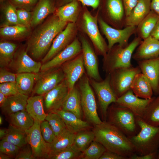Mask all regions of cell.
I'll return each instance as SVG.
<instances>
[{
  "label": "cell",
  "mask_w": 159,
  "mask_h": 159,
  "mask_svg": "<svg viewBox=\"0 0 159 159\" xmlns=\"http://www.w3.org/2000/svg\"><path fill=\"white\" fill-rule=\"evenodd\" d=\"M44 99L43 95L29 97L26 107V110L34 120L40 122L45 120L47 115L44 110Z\"/></svg>",
  "instance_id": "30"
},
{
  "label": "cell",
  "mask_w": 159,
  "mask_h": 159,
  "mask_svg": "<svg viewBox=\"0 0 159 159\" xmlns=\"http://www.w3.org/2000/svg\"><path fill=\"white\" fill-rule=\"evenodd\" d=\"M30 27L21 24L4 25L0 28V36L1 38L7 40L23 39L30 34Z\"/></svg>",
  "instance_id": "31"
},
{
  "label": "cell",
  "mask_w": 159,
  "mask_h": 159,
  "mask_svg": "<svg viewBox=\"0 0 159 159\" xmlns=\"http://www.w3.org/2000/svg\"><path fill=\"white\" fill-rule=\"evenodd\" d=\"M0 92L7 97L14 95L19 93L16 82L0 83Z\"/></svg>",
  "instance_id": "48"
},
{
  "label": "cell",
  "mask_w": 159,
  "mask_h": 159,
  "mask_svg": "<svg viewBox=\"0 0 159 159\" xmlns=\"http://www.w3.org/2000/svg\"><path fill=\"white\" fill-rule=\"evenodd\" d=\"M4 140L12 143L20 148L28 143L26 135L24 131L19 129L11 125L7 128V133Z\"/></svg>",
  "instance_id": "37"
},
{
  "label": "cell",
  "mask_w": 159,
  "mask_h": 159,
  "mask_svg": "<svg viewBox=\"0 0 159 159\" xmlns=\"http://www.w3.org/2000/svg\"><path fill=\"white\" fill-rule=\"evenodd\" d=\"M107 19L114 26V28L122 29L125 27L126 16L122 0H101Z\"/></svg>",
  "instance_id": "18"
},
{
  "label": "cell",
  "mask_w": 159,
  "mask_h": 159,
  "mask_svg": "<svg viewBox=\"0 0 159 159\" xmlns=\"http://www.w3.org/2000/svg\"><path fill=\"white\" fill-rule=\"evenodd\" d=\"M41 122L34 121L33 125L25 131L28 143L31 148L36 158L48 159L50 151V144L44 140L40 130Z\"/></svg>",
  "instance_id": "11"
},
{
  "label": "cell",
  "mask_w": 159,
  "mask_h": 159,
  "mask_svg": "<svg viewBox=\"0 0 159 159\" xmlns=\"http://www.w3.org/2000/svg\"><path fill=\"white\" fill-rule=\"evenodd\" d=\"M150 36L154 39L159 40V20L150 34Z\"/></svg>",
  "instance_id": "56"
},
{
  "label": "cell",
  "mask_w": 159,
  "mask_h": 159,
  "mask_svg": "<svg viewBox=\"0 0 159 159\" xmlns=\"http://www.w3.org/2000/svg\"><path fill=\"white\" fill-rule=\"evenodd\" d=\"M84 9L82 17V27L85 32L88 36L98 52L105 57L108 49L105 39L100 33L97 25L98 13L92 15L86 7Z\"/></svg>",
  "instance_id": "6"
},
{
  "label": "cell",
  "mask_w": 159,
  "mask_h": 159,
  "mask_svg": "<svg viewBox=\"0 0 159 159\" xmlns=\"http://www.w3.org/2000/svg\"><path fill=\"white\" fill-rule=\"evenodd\" d=\"M75 134L67 129L56 137L53 141L50 144V151L48 158L51 155L72 146Z\"/></svg>",
  "instance_id": "32"
},
{
  "label": "cell",
  "mask_w": 159,
  "mask_h": 159,
  "mask_svg": "<svg viewBox=\"0 0 159 159\" xmlns=\"http://www.w3.org/2000/svg\"><path fill=\"white\" fill-rule=\"evenodd\" d=\"M83 56L82 53L62 65L61 69L69 90L75 86L76 82L85 72Z\"/></svg>",
  "instance_id": "15"
},
{
  "label": "cell",
  "mask_w": 159,
  "mask_h": 159,
  "mask_svg": "<svg viewBox=\"0 0 159 159\" xmlns=\"http://www.w3.org/2000/svg\"><path fill=\"white\" fill-rule=\"evenodd\" d=\"M159 20V16L151 10L137 26L138 36L143 40L148 37Z\"/></svg>",
  "instance_id": "33"
},
{
  "label": "cell",
  "mask_w": 159,
  "mask_h": 159,
  "mask_svg": "<svg viewBox=\"0 0 159 159\" xmlns=\"http://www.w3.org/2000/svg\"><path fill=\"white\" fill-rule=\"evenodd\" d=\"M155 97L150 99H144L135 95L130 89L117 98L115 103L127 108L136 117L142 118L147 106Z\"/></svg>",
  "instance_id": "17"
},
{
  "label": "cell",
  "mask_w": 159,
  "mask_h": 159,
  "mask_svg": "<svg viewBox=\"0 0 159 159\" xmlns=\"http://www.w3.org/2000/svg\"><path fill=\"white\" fill-rule=\"evenodd\" d=\"M151 0H139L129 14L126 17L125 27L137 26L151 11Z\"/></svg>",
  "instance_id": "24"
},
{
  "label": "cell",
  "mask_w": 159,
  "mask_h": 159,
  "mask_svg": "<svg viewBox=\"0 0 159 159\" xmlns=\"http://www.w3.org/2000/svg\"><path fill=\"white\" fill-rule=\"evenodd\" d=\"M51 111L56 113L59 115L65 123L67 129L74 133L85 130L90 127L88 122L82 120L70 112L61 109Z\"/></svg>",
  "instance_id": "25"
},
{
  "label": "cell",
  "mask_w": 159,
  "mask_h": 159,
  "mask_svg": "<svg viewBox=\"0 0 159 159\" xmlns=\"http://www.w3.org/2000/svg\"><path fill=\"white\" fill-rule=\"evenodd\" d=\"M83 112L87 120L94 125L102 121L98 116L95 95L90 86L89 79L86 76L82 78L79 84Z\"/></svg>",
  "instance_id": "7"
},
{
  "label": "cell",
  "mask_w": 159,
  "mask_h": 159,
  "mask_svg": "<svg viewBox=\"0 0 159 159\" xmlns=\"http://www.w3.org/2000/svg\"><path fill=\"white\" fill-rule=\"evenodd\" d=\"M82 152L78 151L72 146L53 154L48 158L50 159H80Z\"/></svg>",
  "instance_id": "43"
},
{
  "label": "cell",
  "mask_w": 159,
  "mask_h": 159,
  "mask_svg": "<svg viewBox=\"0 0 159 159\" xmlns=\"http://www.w3.org/2000/svg\"><path fill=\"white\" fill-rule=\"evenodd\" d=\"M81 5L79 1H72L57 8L55 14L60 20L67 23H75L81 9Z\"/></svg>",
  "instance_id": "26"
},
{
  "label": "cell",
  "mask_w": 159,
  "mask_h": 159,
  "mask_svg": "<svg viewBox=\"0 0 159 159\" xmlns=\"http://www.w3.org/2000/svg\"><path fill=\"white\" fill-rule=\"evenodd\" d=\"M158 159H159V153L158 155Z\"/></svg>",
  "instance_id": "63"
},
{
  "label": "cell",
  "mask_w": 159,
  "mask_h": 159,
  "mask_svg": "<svg viewBox=\"0 0 159 159\" xmlns=\"http://www.w3.org/2000/svg\"><path fill=\"white\" fill-rule=\"evenodd\" d=\"M17 74H16L1 67L0 69V83L16 82Z\"/></svg>",
  "instance_id": "50"
},
{
  "label": "cell",
  "mask_w": 159,
  "mask_h": 159,
  "mask_svg": "<svg viewBox=\"0 0 159 159\" xmlns=\"http://www.w3.org/2000/svg\"><path fill=\"white\" fill-rule=\"evenodd\" d=\"M74 1H79L82 6H90L93 9L97 8L101 2V0H55L56 7L57 8Z\"/></svg>",
  "instance_id": "46"
},
{
  "label": "cell",
  "mask_w": 159,
  "mask_h": 159,
  "mask_svg": "<svg viewBox=\"0 0 159 159\" xmlns=\"http://www.w3.org/2000/svg\"><path fill=\"white\" fill-rule=\"evenodd\" d=\"M100 159H126V158L115 153L106 150Z\"/></svg>",
  "instance_id": "53"
},
{
  "label": "cell",
  "mask_w": 159,
  "mask_h": 159,
  "mask_svg": "<svg viewBox=\"0 0 159 159\" xmlns=\"http://www.w3.org/2000/svg\"><path fill=\"white\" fill-rule=\"evenodd\" d=\"M39 0H9L16 8L29 11L33 10Z\"/></svg>",
  "instance_id": "47"
},
{
  "label": "cell",
  "mask_w": 159,
  "mask_h": 159,
  "mask_svg": "<svg viewBox=\"0 0 159 159\" xmlns=\"http://www.w3.org/2000/svg\"><path fill=\"white\" fill-rule=\"evenodd\" d=\"M11 125L22 130L30 129L34 120L26 110L19 111L9 115Z\"/></svg>",
  "instance_id": "34"
},
{
  "label": "cell",
  "mask_w": 159,
  "mask_h": 159,
  "mask_svg": "<svg viewBox=\"0 0 159 159\" xmlns=\"http://www.w3.org/2000/svg\"><path fill=\"white\" fill-rule=\"evenodd\" d=\"M61 109L70 112L81 119L83 114L80 92L75 86L69 90L68 93L62 105Z\"/></svg>",
  "instance_id": "28"
},
{
  "label": "cell",
  "mask_w": 159,
  "mask_h": 159,
  "mask_svg": "<svg viewBox=\"0 0 159 159\" xmlns=\"http://www.w3.org/2000/svg\"><path fill=\"white\" fill-rule=\"evenodd\" d=\"M69 90L64 79L54 88L45 94L44 100L46 109L49 112L61 109Z\"/></svg>",
  "instance_id": "19"
},
{
  "label": "cell",
  "mask_w": 159,
  "mask_h": 159,
  "mask_svg": "<svg viewBox=\"0 0 159 159\" xmlns=\"http://www.w3.org/2000/svg\"><path fill=\"white\" fill-rule=\"evenodd\" d=\"M142 119L147 123L159 127V96L154 97L146 108Z\"/></svg>",
  "instance_id": "35"
},
{
  "label": "cell",
  "mask_w": 159,
  "mask_h": 159,
  "mask_svg": "<svg viewBox=\"0 0 159 159\" xmlns=\"http://www.w3.org/2000/svg\"><path fill=\"white\" fill-rule=\"evenodd\" d=\"M94 139L95 135L92 131L83 130L76 134L72 146L78 151L82 152Z\"/></svg>",
  "instance_id": "39"
},
{
  "label": "cell",
  "mask_w": 159,
  "mask_h": 159,
  "mask_svg": "<svg viewBox=\"0 0 159 159\" xmlns=\"http://www.w3.org/2000/svg\"><path fill=\"white\" fill-rule=\"evenodd\" d=\"M80 40L84 64L87 74L92 79L97 81H102L99 71L97 59L93 49L85 37L81 35Z\"/></svg>",
  "instance_id": "16"
},
{
  "label": "cell",
  "mask_w": 159,
  "mask_h": 159,
  "mask_svg": "<svg viewBox=\"0 0 159 159\" xmlns=\"http://www.w3.org/2000/svg\"><path fill=\"white\" fill-rule=\"evenodd\" d=\"M45 120L49 122L56 137L67 129L62 119L56 113L52 111L49 112L47 114Z\"/></svg>",
  "instance_id": "41"
},
{
  "label": "cell",
  "mask_w": 159,
  "mask_h": 159,
  "mask_svg": "<svg viewBox=\"0 0 159 159\" xmlns=\"http://www.w3.org/2000/svg\"><path fill=\"white\" fill-rule=\"evenodd\" d=\"M16 8L9 1L3 7V13L5 24L13 25L21 24L18 19Z\"/></svg>",
  "instance_id": "42"
},
{
  "label": "cell",
  "mask_w": 159,
  "mask_h": 159,
  "mask_svg": "<svg viewBox=\"0 0 159 159\" xmlns=\"http://www.w3.org/2000/svg\"><path fill=\"white\" fill-rule=\"evenodd\" d=\"M115 103L116 106L110 110L108 122L116 126L128 137L136 135V117L127 108Z\"/></svg>",
  "instance_id": "5"
},
{
  "label": "cell",
  "mask_w": 159,
  "mask_h": 159,
  "mask_svg": "<svg viewBox=\"0 0 159 159\" xmlns=\"http://www.w3.org/2000/svg\"><path fill=\"white\" fill-rule=\"evenodd\" d=\"M20 148L17 146L4 140H1L0 142V153L9 155L13 157L16 156L19 152Z\"/></svg>",
  "instance_id": "45"
},
{
  "label": "cell",
  "mask_w": 159,
  "mask_h": 159,
  "mask_svg": "<svg viewBox=\"0 0 159 159\" xmlns=\"http://www.w3.org/2000/svg\"><path fill=\"white\" fill-rule=\"evenodd\" d=\"M16 159H36L33 155L31 148H26L19 150L15 157Z\"/></svg>",
  "instance_id": "51"
},
{
  "label": "cell",
  "mask_w": 159,
  "mask_h": 159,
  "mask_svg": "<svg viewBox=\"0 0 159 159\" xmlns=\"http://www.w3.org/2000/svg\"><path fill=\"white\" fill-rule=\"evenodd\" d=\"M82 52L81 42L77 38L64 49L48 61L42 65V72L57 68L68 61L75 57Z\"/></svg>",
  "instance_id": "14"
},
{
  "label": "cell",
  "mask_w": 159,
  "mask_h": 159,
  "mask_svg": "<svg viewBox=\"0 0 159 159\" xmlns=\"http://www.w3.org/2000/svg\"><path fill=\"white\" fill-rule=\"evenodd\" d=\"M5 0H0V1L1 3H2Z\"/></svg>",
  "instance_id": "62"
},
{
  "label": "cell",
  "mask_w": 159,
  "mask_h": 159,
  "mask_svg": "<svg viewBox=\"0 0 159 159\" xmlns=\"http://www.w3.org/2000/svg\"><path fill=\"white\" fill-rule=\"evenodd\" d=\"M67 24V22L59 20L55 14L49 16L39 25L30 35L27 44V53L35 59L44 57L55 37Z\"/></svg>",
  "instance_id": "1"
},
{
  "label": "cell",
  "mask_w": 159,
  "mask_h": 159,
  "mask_svg": "<svg viewBox=\"0 0 159 159\" xmlns=\"http://www.w3.org/2000/svg\"><path fill=\"white\" fill-rule=\"evenodd\" d=\"M56 8L54 0H39L32 12L31 27L42 23L48 16L55 12Z\"/></svg>",
  "instance_id": "23"
},
{
  "label": "cell",
  "mask_w": 159,
  "mask_h": 159,
  "mask_svg": "<svg viewBox=\"0 0 159 159\" xmlns=\"http://www.w3.org/2000/svg\"><path fill=\"white\" fill-rule=\"evenodd\" d=\"M98 21L102 32L107 40L108 51L116 44L122 47H126L130 38L136 33V26H128L117 29L110 26L101 17L98 18Z\"/></svg>",
  "instance_id": "8"
},
{
  "label": "cell",
  "mask_w": 159,
  "mask_h": 159,
  "mask_svg": "<svg viewBox=\"0 0 159 159\" xmlns=\"http://www.w3.org/2000/svg\"><path fill=\"white\" fill-rule=\"evenodd\" d=\"M28 95L18 93L7 97L5 102L1 106L2 112L9 115L19 111L26 110Z\"/></svg>",
  "instance_id": "29"
},
{
  "label": "cell",
  "mask_w": 159,
  "mask_h": 159,
  "mask_svg": "<svg viewBox=\"0 0 159 159\" xmlns=\"http://www.w3.org/2000/svg\"><path fill=\"white\" fill-rule=\"evenodd\" d=\"M130 89L137 96L144 99H151L153 93L150 82L141 72L135 76L131 84Z\"/></svg>",
  "instance_id": "27"
},
{
  "label": "cell",
  "mask_w": 159,
  "mask_h": 159,
  "mask_svg": "<svg viewBox=\"0 0 159 159\" xmlns=\"http://www.w3.org/2000/svg\"><path fill=\"white\" fill-rule=\"evenodd\" d=\"M106 150V148L101 144L94 140L82 152L80 159H100Z\"/></svg>",
  "instance_id": "40"
},
{
  "label": "cell",
  "mask_w": 159,
  "mask_h": 159,
  "mask_svg": "<svg viewBox=\"0 0 159 159\" xmlns=\"http://www.w3.org/2000/svg\"><path fill=\"white\" fill-rule=\"evenodd\" d=\"M150 9L159 16V0H151Z\"/></svg>",
  "instance_id": "55"
},
{
  "label": "cell",
  "mask_w": 159,
  "mask_h": 159,
  "mask_svg": "<svg viewBox=\"0 0 159 159\" xmlns=\"http://www.w3.org/2000/svg\"><path fill=\"white\" fill-rule=\"evenodd\" d=\"M16 12L20 24L31 27L32 12L23 9H18L16 10Z\"/></svg>",
  "instance_id": "49"
},
{
  "label": "cell",
  "mask_w": 159,
  "mask_h": 159,
  "mask_svg": "<svg viewBox=\"0 0 159 159\" xmlns=\"http://www.w3.org/2000/svg\"><path fill=\"white\" fill-rule=\"evenodd\" d=\"M138 63L141 72L150 82L153 93L157 95L159 83V56L140 61Z\"/></svg>",
  "instance_id": "20"
},
{
  "label": "cell",
  "mask_w": 159,
  "mask_h": 159,
  "mask_svg": "<svg viewBox=\"0 0 159 159\" xmlns=\"http://www.w3.org/2000/svg\"><path fill=\"white\" fill-rule=\"evenodd\" d=\"M3 123V119L2 118V117L0 116V124L1 125Z\"/></svg>",
  "instance_id": "60"
},
{
  "label": "cell",
  "mask_w": 159,
  "mask_h": 159,
  "mask_svg": "<svg viewBox=\"0 0 159 159\" xmlns=\"http://www.w3.org/2000/svg\"><path fill=\"white\" fill-rule=\"evenodd\" d=\"M77 32L75 23H69L54 40L49 50L42 60L44 63L49 60L64 49L74 40Z\"/></svg>",
  "instance_id": "12"
},
{
  "label": "cell",
  "mask_w": 159,
  "mask_h": 159,
  "mask_svg": "<svg viewBox=\"0 0 159 159\" xmlns=\"http://www.w3.org/2000/svg\"><path fill=\"white\" fill-rule=\"evenodd\" d=\"M7 97L1 92H0V105L1 106L6 102Z\"/></svg>",
  "instance_id": "57"
},
{
  "label": "cell",
  "mask_w": 159,
  "mask_h": 159,
  "mask_svg": "<svg viewBox=\"0 0 159 159\" xmlns=\"http://www.w3.org/2000/svg\"><path fill=\"white\" fill-rule=\"evenodd\" d=\"M41 134L45 141L48 143H52L56 137L49 122L45 120L40 123Z\"/></svg>",
  "instance_id": "44"
},
{
  "label": "cell",
  "mask_w": 159,
  "mask_h": 159,
  "mask_svg": "<svg viewBox=\"0 0 159 159\" xmlns=\"http://www.w3.org/2000/svg\"><path fill=\"white\" fill-rule=\"evenodd\" d=\"M157 153L148 154L144 155H138L136 154L131 156L130 159H154L157 158Z\"/></svg>",
  "instance_id": "54"
},
{
  "label": "cell",
  "mask_w": 159,
  "mask_h": 159,
  "mask_svg": "<svg viewBox=\"0 0 159 159\" xmlns=\"http://www.w3.org/2000/svg\"><path fill=\"white\" fill-rule=\"evenodd\" d=\"M54 68L43 71L37 76L34 92L44 95L52 89L65 79L62 69Z\"/></svg>",
  "instance_id": "13"
},
{
  "label": "cell",
  "mask_w": 159,
  "mask_h": 159,
  "mask_svg": "<svg viewBox=\"0 0 159 159\" xmlns=\"http://www.w3.org/2000/svg\"><path fill=\"white\" fill-rule=\"evenodd\" d=\"M94 140L101 144L107 150L130 159L136 154L129 138L116 126L109 122L102 121L95 125L92 130Z\"/></svg>",
  "instance_id": "2"
},
{
  "label": "cell",
  "mask_w": 159,
  "mask_h": 159,
  "mask_svg": "<svg viewBox=\"0 0 159 159\" xmlns=\"http://www.w3.org/2000/svg\"><path fill=\"white\" fill-rule=\"evenodd\" d=\"M12 157L5 154L0 153V159H10L13 158Z\"/></svg>",
  "instance_id": "59"
},
{
  "label": "cell",
  "mask_w": 159,
  "mask_h": 159,
  "mask_svg": "<svg viewBox=\"0 0 159 159\" xmlns=\"http://www.w3.org/2000/svg\"><path fill=\"white\" fill-rule=\"evenodd\" d=\"M142 39L138 36L135 37L125 47L118 44L114 45L104 57V67L107 73L110 74L117 69L132 66L131 58Z\"/></svg>",
  "instance_id": "4"
},
{
  "label": "cell",
  "mask_w": 159,
  "mask_h": 159,
  "mask_svg": "<svg viewBox=\"0 0 159 159\" xmlns=\"http://www.w3.org/2000/svg\"><path fill=\"white\" fill-rule=\"evenodd\" d=\"M11 64L17 73H32L37 74L41 69L40 62L33 60L27 54L26 50H22L17 54Z\"/></svg>",
  "instance_id": "22"
},
{
  "label": "cell",
  "mask_w": 159,
  "mask_h": 159,
  "mask_svg": "<svg viewBox=\"0 0 159 159\" xmlns=\"http://www.w3.org/2000/svg\"><path fill=\"white\" fill-rule=\"evenodd\" d=\"M17 45L8 42L0 43V65L4 67L10 64L13 60Z\"/></svg>",
  "instance_id": "38"
},
{
  "label": "cell",
  "mask_w": 159,
  "mask_h": 159,
  "mask_svg": "<svg viewBox=\"0 0 159 159\" xmlns=\"http://www.w3.org/2000/svg\"><path fill=\"white\" fill-rule=\"evenodd\" d=\"M7 133V129H1L0 130V138L2 139L4 138Z\"/></svg>",
  "instance_id": "58"
},
{
  "label": "cell",
  "mask_w": 159,
  "mask_h": 159,
  "mask_svg": "<svg viewBox=\"0 0 159 159\" xmlns=\"http://www.w3.org/2000/svg\"><path fill=\"white\" fill-rule=\"evenodd\" d=\"M157 95H158V96H159V84H158V86Z\"/></svg>",
  "instance_id": "61"
},
{
  "label": "cell",
  "mask_w": 159,
  "mask_h": 159,
  "mask_svg": "<svg viewBox=\"0 0 159 159\" xmlns=\"http://www.w3.org/2000/svg\"><path fill=\"white\" fill-rule=\"evenodd\" d=\"M141 72L138 66L119 68L110 74L111 86L117 98L128 90L136 75Z\"/></svg>",
  "instance_id": "9"
},
{
  "label": "cell",
  "mask_w": 159,
  "mask_h": 159,
  "mask_svg": "<svg viewBox=\"0 0 159 159\" xmlns=\"http://www.w3.org/2000/svg\"><path fill=\"white\" fill-rule=\"evenodd\" d=\"M159 56V40L150 36L142 41L133 54L132 58L140 61L154 59Z\"/></svg>",
  "instance_id": "21"
},
{
  "label": "cell",
  "mask_w": 159,
  "mask_h": 159,
  "mask_svg": "<svg viewBox=\"0 0 159 159\" xmlns=\"http://www.w3.org/2000/svg\"><path fill=\"white\" fill-rule=\"evenodd\" d=\"M136 121L140 130L136 135L128 137L136 154L142 155L157 153L159 148V127L147 123L140 117H136Z\"/></svg>",
  "instance_id": "3"
},
{
  "label": "cell",
  "mask_w": 159,
  "mask_h": 159,
  "mask_svg": "<svg viewBox=\"0 0 159 159\" xmlns=\"http://www.w3.org/2000/svg\"><path fill=\"white\" fill-rule=\"evenodd\" d=\"M36 74L32 73H17L16 79L19 92L29 95L32 91Z\"/></svg>",
  "instance_id": "36"
},
{
  "label": "cell",
  "mask_w": 159,
  "mask_h": 159,
  "mask_svg": "<svg viewBox=\"0 0 159 159\" xmlns=\"http://www.w3.org/2000/svg\"><path fill=\"white\" fill-rule=\"evenodd\" d=\"M89 81L96 93L102 115L105 118L110 105L115 103L117 98L110 84V74L104 80L97 81L91 79Z\"/></svg>",
  "instance_id": "10"
},
{
  "label": "cell",
  "mask_w": 159,
  "mask_h": 159,
  "mask_svg": "<svg viewBox=\"0 0 159 159\" xmlns=\"http://www.w3.org/2000/svg\"><path fill=\"white\" fill-rule=\"evenodd\" d=\"M139 0H122L126 17L130 13L137 4Z\"/></svg>",
  "instance_id": "52"
}]
</instances>
